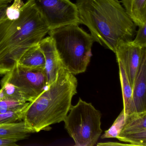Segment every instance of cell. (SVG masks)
Listing matches in <instances>:
<instances>
[{
    "label": "cell",
    "instance_id": "1",
    "mask_svg": "<svg viewBox=\"0 0 146 146\" xmlns=\"http://www.w3.org/2000/svg\"><path fill=\"white\" fill-rule=\"evenodd\" d=\"M76 5L80 24L94 41L114 53L119 45L133 40L137 26L119 0H77Z\"/></svg>",
    "mask_w": 146,
    "mask_h": 146
},
{
    "label": "cell",
    "instance_id": "2",
    "mask_svg": "<svg viewBox=\"0 0 146 146\" xmlns=\"http://www.w3.org/2000/svg\"><path fill=\"white\" fill-rule=\"evenodd\" d=\"M49 29L31 0H28L16 20L6 17L0 23V75L9 72L23 54L38 45Z\"/></svg>",
    "mask_w": 146,
    "mask_h": 146
},
{
    "label": "cell",
    "instance_id": "3",
    "mask_svg": "<svg viewBox=\"0 0 146 146\" xmlns=\"http://www.w3.org/2000/svg\"><path fill=\"white\" fill-rule=\"evenodd\" d=\"M77 86L74 75L61 68L54 82L29 102L23 111L22 120L35 132L48 129L52 125L64 121Z\"/></svg>",
    "mask_w": 146,
    "mask_h": 146
},
{
    "label": "cell",
    "instance_id": "4",
    "mask_svg": "<svg viewBox=\"0 0 146 146\" xmlns=\"http://www.w3.org/2000/svg\"><path fill=\"white\" fill-rule=\"evenodd\" d=\"M63 68L73 75L86 71L92 56L94 40L91 35L77 25L49 30Z\"/></svg>",
    "mask_w": 146,
    "mask_h": 146
},
{
    "label": "cell",
    "instance_id": "5",
    "mask_svg": "<svg viewBox=\"0 0 146 146\" xmlns=\"http://www.w3.org/2000/svg\"><path fill=\"white\" fill-rule=\"evenodd\" d=\"M64 120L65 128L75 142V146H94L102 132V113L92 103L79 98L72 105Z\"/></svg>",
    "mask_w": 146,
    "mask_h": 146
},
{
    "label": "cell",
    "instance_id": "6",
    "mask_svg": "<svg viewBox=\"0 0 146 146\" xmlns=\"http://www.w3.org/2000/svg\"><path fill=\"white\" fill-rule=\"evenodd\" d=\"M49 30L81 24L76 4L70 0H31Z\"/></svg>",
    "mask_w": 146,
    "mask_h": 146
},
{
    "label": "cell",
    "instance_id": "7",
    "mask_svg": "<svg viewBox=\"0 0 146 146\" xmlns=\"http://www.w3.org/2000/svg\"><path fill=\"white\" fill-rule=\"evenodd\" d=\"M45 70L24 68L17 63L5 75L1 84L9 83L17 88L29 102L36 99L47 87Z\"/></svg>",
    "mask_w": 146,
    "mask_h": 146
},
{
    "label": "cell",
    "instance_id": "8",
    "mask_svg": "<svg viewBox=\"0 0 146 146\" xmlns=\"http://www.w3.org/2000/svg\"><path fill=\"white\" fill-rule=\"evenodd\" d=\"M117 138L133 146H146V112L126 115Z\"/></svg>",
    "mask_w": 146,
    "mask_h": 146
},
{
    "label": "cell",
    "instance_id": "9",
    "mask_svg": "<svg viewBox=\"0 0 146 146\" xmlns=\"http://www.w3.org/2000/svg\"><path fill=\"white\" fill-rule=\"evenodd\" d=\"M117 60L123 65L132 88L143 55L146 53V47L139 46L131 42L119 45L115 52Z\"/></svg>",
    "mask_w": 146,
    "mask_h": 146
},
{
    "label": "cell",
    "instance_id": "10",
    "mask_svg": "<svg viewBox=\"0 0 146 146\" xmlns=\"http://www.w3.org/2000/svg\"><path fill=\"white\" fill-rule=\"evenodd\" d=\"M146 112V53L143 55L132 88L127 115Z\"/></svg>",
    "mask_w": 146,
    "mask_h": 146
},
{
    "label": "cell",
    "instance_id": "11",
    "mask_svg": "<svg viewBox=\"0 0 146 146\" xmlns=\"http://www.w3.org/2000/svg\"><path fill=\"white\" fill-rule=\"evenodd\" d=\"M45 58V71L46 76L47 86L56 79L60 69L63 68L54 42L50 36L44 38L39 43Z\"/></svg>",
    "mask_w": 146,
    "mask_h": 146
},
{
    "label": "cell",
    "instance_id": "12",
    "mask_svg": "<svg viewBox=\"0 0 146 146\" xmlns=\"http://www.w3.org/2000/svg\"><path fill=\"white\" fill-rule=\"evenodd\" d=\"M17 64L28 69L45 70V56L39 44L27 50L19 60Z\"/></svg>",
    "mask_w": 146,
    "mask_h": 146
},
{
    "label": "cell",
    "instance_id": "13",
    "mask_svg": "<svg viewBox=\"0 0 146 146\" xmlns=\"http://www.w3.org/2000/svg\"><path fill=\"white\" fill-rule=\"evenodd\" d=\"M121 2L136 26L146 23V0H122Z\"/></svg>",
    "mask_w": 146,
    "mask_h": 146
},
{
    "label": "cell",
    "instance_id": "14",
    "mask_svg": "<svg viewBox=\"0 0 146 146\" xmlns=\"http://www.w3.org/2000/svg\"><path fill=\"white\" fill-rule=\"evenodd\" d=\"M35 133L23 121L20 122L0 123V137L27 138L30 133Z\"/></svg>",
    "mask_w": 146,
    "mask_h": 146
},
{
    "label": "cell",
    "instance_id": "15",
    "mask_svg": "<svg viewBox=\"0 0 146 146\" xmlns=\"http://www.w3.org/2000/svg\"><path fill=\"white\" fill-rule=\"evenodd\" d=\"M117 61L119 68V77L123 102V110L125 115H127L131 102L132 88L130 83L123 65L119 60H117Z\"/></svg>",
    "mask_w": 146,
    "mask_h": 146
},
{
    "label": "cell",
    "instance_id": "16",
    "mask_svg": "<svg viewBox=\"0 0 146 146\" xmlns=\"http://www.w3.org/2000/svg\"><path fill=\"white\" fill-rule=\"evenodd\" d=\"M29 103V102H23L12 100H1L0 113L24 111Z\"/></svg>",
    "mask_w": 146,
    "mask_h": 146
},
{
    "label": "cell",
    "instance_id": "17",
    "mask_svg": "<svg viewBox=\"0 0 146 146\" xmlns=\"http://www.w3.org/2000/svg\"><path fill=\"white\" fill-rule=\"evenodd\" d=\"M125 117L126 115L123 109L113 124L102 135L101 138H117L123 126Z\"/></svg>",
    "mask_w": 146,
    "mask_h": 146
},
{
    "label": "cell",
    "instance_id": "18",
    "mask_svg": "<svg viewBox=\"0 0 146 146\" xmlns=\"http://www.w3.org/2000/svg\"><path fill=\"white\" fill-rule=\"evenodd\" d=\"M1 89L5 96V100H12L23 102H28L17 88L9 83L1 84Z\"/></svg>",
    "mask_w": 146,
    "mask_h": 146
},
{
    "label": "cell",
    "instance_id": "19",
    "mask_svg": "<svg viewBox=\"0 0 146 146\" xmlns=\"http://www.w3.org/2000/svg\"><path fill=\"white\" fill-rule=\"evenodd\" d=\"M13 4L6 10V17L11 20H16L19 17L21 9L24 3L22 0H14Z\"/></svg>",
    "mask_w": 146,
    "mask_h": 146
},
{
    "label": "cell",
    "instance_id": "20",
    "mask_svg": "<svg viewBox=\"0 0 146 146\" xmlns=\"http://www.w3.org/2000/svg\"><path fill=\"white\" fill-rule=\"evenodd\" d=\"M23 111L0 113V123H14L22 120Z\"/></svg>",
    "mask_w": 146,
    "mask_h": 146
},
{
    "label": "cell",
    "instance_id": "21",
    "mask_svg": "<svg viewBox=\"0 0 146 146\" xmlns=\"http://www.w3.org/2000/svg\"><path fill=\"white\" fill-rule=\"evenodd\" d=\"M138 27L136 36L131 41V42L134 45L141 47H146V23Z\"/></svg>",
    "mask_w": 146,
    "mask_h": 146
},
{
    "label": "cell",
    "instance_id": "22",
    "mask_svg": "<svg viewBox=\"0 0 146 146\" xmlns=\"http://www.w3.org/2000/svg\"><path fill=\"white\" fill-rule=\"evenodd\" d=\"M22 140L19 137H0V146H17V143Z\"/></svg>",
    "mask_w": 146,
    "mask_h": 146
},
{
    "label": "cell",
    "instance_id": "23",
    "mask_svg": "<svg viewBox=\"0 0 146 146\" xmlns=\"http://www.w3.org/2000/svg\"><path fill=\"white\" fill-rule=\"evenodd\" d=\"M8 7L7 4H0V23L6 17V10Z\"/></svg>",
    "mask_w": 146,
    "mask_h": 146
},
{
    "label": "cell",
    "instance_id": "24",
    "mask_svg": "<svg viewBox=\"0 0 146 146\" xmlns=\"http://www.w3.org/2000/svg\"><path fill=\"white\" fill-rule=\"evenodd\" d=\"M97 146H119V145H129V146H133L132 144H130V143H119L116 142H107V143H98L97 144Z\"/></svg>",
    "mask_w": 146,
    "mask_h": 146
},
{
    "label": "cell",
    "instance_id": "25",
    "mask_svg": "<svg viewBox=\"0 0 146 146\" xmlns=\"http://www.w3.org/2000/svg\"><path fill=\"white\" fill-rule=\"evenodd\" d=\"M14 0H0V4H8Z\"/></svg>",
    "mask_w": 146,
    "mask_h": 146
}]
</instances>
